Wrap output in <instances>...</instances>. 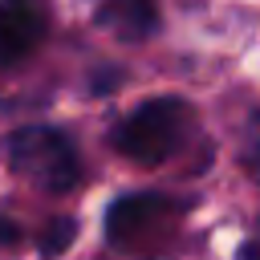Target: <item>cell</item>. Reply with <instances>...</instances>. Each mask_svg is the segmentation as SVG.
<instances>
[{"label": "cell", "instance_id": "obj_1", "mask_svg": "<svg viewBox=\"0 0 260 260\" xmlns=\"http://www.w3.org/2000/svg\"><path fill=\"white\" fill-rule=\"evenodd\" d=\"M191 106L175 93H162V98H150L142 102L138 110H130L118 130H114V146L130 158V162H142V167H158L167 162L191 134Z\"/></svg>", "mask_w": 260, "mask_h": 260}, {"label": "cell", "instance_id": "obj_2", "mask_svg": "<svg viewBox=\"0 0 260 260\" xmlns=\"http://www.w3.org/2000/svg\"><path fill=\"white\" fill-rule=\"evenodd\" d=\"M8 162L16 175L37 183L49 195H65L81 179V158L77 146L65 130L57 126H20L8 134Z\"/></svg>", "mask_w": 260, "mask_h": 260}, {"label": "cell", "instance_id": "obj_3", "mask_svg": "<svg viewBox=\"0 0 260 260\" xmlns=\"http://www.w3.org/2000/svg\"><path fill=\"white\" fill-rule=\"evenodd\" d=\"M175 215H183V203L162 195V191H130L118 195L106 211V240L114 248H142L146 240H154Z\"/></svg>", "mask_w": 260, "mask_h": 260}, {"label": "cell", "instance_id": "obj_4", "mask_svg": "<svg viewBox=\"0 0 260 260\" xmlns=\"http://www.w3.org/2000/svg\"><path fill=\"white\" fill-rule=\"evenodd\" d=\"M49 28L45 0H0V69L24 61Z\"/></svg>", "mask_w": 260, "mask_h": 260}, {"label": "cell", "instance_id": "obj_5", "mask_svg": "<svg viewBox=\"0 0 260 260\" xmlns=\"http://www.w3.org/2000/svg\"><path fill=\"white\" fill-rule=\"evenodd\" d=\"M93 24L118 41H150L158 32V8L154 0H98Z\"/></svg>", "mask_w": 260, "mask_h": 260}, {"label": "cell", "instance_id": "obj_6", "mask_svg": "<svg viewBox=\"0 0 260 260\" xmlns=\"http://www.w3.org/2000/svg\"><path fill=\"white\" fill-rule=\"evenodd\" d=\"M73 236H77V223H73V219H53V223L45 228V236H41L37 248H41L45 260H57V256L73 244Z\"/></svg>", "mask_w": 260, "mask_h": 260}, {"label": "cell", "instance_id": "obj_7", "mask_svg": "<svg viewBox=\"0 0 260 260\" xmlns=\"http://www.w3.org/2000/svg\"><path fill=\"white\" fill-rule=\"evenodd\" d=\"M244 167L260 183V110L248 118V130H244Z\"/></svg>", "mask_w": 260, "mask_h": 260}, {"label": "cell", "instance_id": "obj_8", "mask_svg": "<svg viewBox=\"0 0 260 260\" xmlns=\"http://www.w3.org/2000/svg\"><path fill=\"white\" fill-rule=\"evenodd\" d=\"M240 260H260V223H256V232L244 240V248H240Z\"/></svg>", "mask_w": 260, "mask_h": 260}, {"label": "cell", "instance_id": "obj_9", "mask_svg": "<svg viewBox=\"0 0 260 260\" xmlns=\"http://www.w3.org/2000/svg\"><path fill=\"white\" fill-rule=\"evenodd\" d=\"M16 240H20V228H16L12 219L0 215V244H16Z\"/></svg>", "mask_w": 260, "mask_h": 260}]
</instances>
